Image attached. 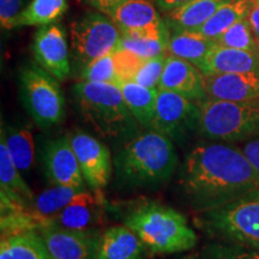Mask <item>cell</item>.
I'll list each match as a JSON object with an SVG mask.
<instances>
[{
	"mask_svg": "<svg viewBox=\"0 0 259 259\" xmlns=\"http://www.w3.org/2000/svg\"><path fill=\"white\" fill-rule=\"evenodd\" d=\"M24 0H0V23L2 28L10 30L16 28V21L23 11Z\"/></svg>",
	"mask_w": 259,
	"mask_h": 259,
	"instance_id": "obj_35",
	"label": "cell"
},
{
	"mask_svg": "<svg viewBox=\"0 0 259 259\" xmlns=\"http://www.w3.org/2000/svg\"><path fill=\"white\" fill-rule=\"evenodd\" d=\"M215 45L216 41L210 40L198 31L174 32L168 40L167 53L199 67Z\"/></svg>",
	"mask_w": 259,
	"mask_h": 259,
	"instance_id": "obj_22",
	"label": "cell"
},
{
	"mask_svg": "<svg viewBox=\"0 0 259 259\" xmlns=\"http://www.w3.org/2000/svg\"><path fill=\"white\" fill-rule=\"evenodd\" d=\"M198 69L204 76L254 71L259 69V53L216 44Z\"/></svg>",
	"mask_w": 259,
	"mask_h": 259,
	"instance_id": "obj_18",
	"label": "cell"
},
{
	"mask_svg": "<svg viewBox=\"0 0 259 259\" xmlns=\"http://www.w3.org/2000/svg\"><path fill=\"white\" fill-rule=\"evenodd\" d=\"M32 53L37 65L58 80L70 76V53L66 34L59 24L52 23L37 29L32 42Z\"/></svg>",
	"mask_w": 259,
	"mask_h": 259,
	"instance_id": "obj_12",
	"label": "cell"
},
{
	"mask_svg": "<svg viewBox=\"0 0 259 259\" xmlns=\"http://www.w3.org/2000/svg\"><path fill=\"white\" fill-rule=\"evenodd\" d=\"M198 106V130L206 138L238 142L259 136V99L251 101L205 99Z\"/></svg>",
	"mask_w": 259,
	"mask_h": 259,
	"instance_id": "obj_5",
	"label": "cell"
},
{
	"mask_svg": "<svg viewBox=\"0 0 259 259\" xmlns=\"http://www.w3.org/2000/svg\"><path fill=\"white\" fill-rule=\"evenodd\" d=\"M198 222L223 241L259 250V187L226 205L202 211Z\"/></svg>",
	"mask_w": 259,
	"mask_h": 259,
	"instance_id": "obj_6",
	"label": "cell"
},
{
	"mask_svg": "<svg viewBox=\"0 0 259 259\" xmlns=\"http://www.w3.org/2000/svg\"><path fill=\"white\" fill-rule=\"evenodd\" d=\"M85 183L94 191L108 185L112 174L111 151L99 139L83 131L69 135Z\"/></svg>",
	"mask_w": 259,
	"mask_h": 259,
	"instance_id": "obj_10",
	"label": "cell"
},
{
	"mask_svg": "<svg viewBox=\"0 0 259 259\" xmlns=\"http://www.w3.org/2000/svg\"><path fill=\"white\" fill-rule=\"evenodd\" d=\"M73 95L83 119L101 137L120 139L135 132L136 120L119 85L80 80L74 84Z\"/></svg>",
	"mask_w": 259,
	"mask_h": 259,
	"instance_id": "obj_4",
	"label": "cell"
},
{
	"mask_svg": "<svg viewBox=\"0 0 259 259\" xmlns=\"http://www.w3.org/2000/svg\"><path fill=\"white\" fill-rule=\"evenodd\" d=\"M121 35L111 17L102 12H89L71 23L72 56L80 70L97 58L114 53L120 45Z\"/></svg>",
	"mask_w": 259,
	"mask_h": 259,
	"instance_id": "obj_8",
	"label": "cell"
},
{
	"mask_svg": "<svg viewBox=\"0 0 259 259\" xmlns=\"http://www.w3.org/2000/svg\"><path fill=\"white\" fill-rule=\"evenodd\" d=\"M156 4L164 11H170V10L179 8V6L186 4V3L192 2V0H155Z\"/></svg>",
	"mask_w": 259,
	"mask_h": 259,
	"instance_id": "obj_39",
	"label": "cell"
},
{
	"mask_svg": "<svg viewBox=\"0 0 259 259\" xmlns=\"http://www.w3.org/2000/svg\"><path fill=\"white\" fill-rule=\"evenodd\" d=\"M177 163L171 139L153 128L128 139L115 156L118 176L138 186L156 185L168 180Z\"/></svg>",
	"mask_w": 259,
	"mask_h": 259,
	"instance_id": "obj_2",
	"label": "cell"
},
{
	"mask_svg": "<svg viewBox=\"0 0 259 259\" xmlns=\"http://www.w3.org/2000/svg\"><path fill=\"white\" fill-rule=\"evenodd\" d=\"M168 40L169 38H154L144 35L122 34L119 48L134 52L143 59H150L167 53Z\"/></svg>",
	"mask_w": 259,
	"mask_h": 259,
	"instance_id": "obj_30",
	"label": "cell"
},
{
	"mask_svg": "<svg viewBox=\"0 0 259 259\" xmlns=\"http://www.w3.org/2000/svg\"><path fill=\"white\" fill-rule=\"evenodd\" d=\"M0 259H52L44 239L34 231L3 234Z\"/></svg>",
	"mask_w": 259,
	"mask_h": 259,
	"instance_id": "obj_21",
	"label": "cell"
},
{
	"mask_svg": "<svg viewBox=\"0 0 259 259\" xmlns=\"http://www.w3.org/2000/svg\"><path fill=\"white\" fill-rule=\"evenodd\" d=\"M80 191L70 186L53 185L32 199V215L38 222L53 221Z\"/></svg>",
	"mask_w": 259,
	"mask_h": 259,
	"instance_id": "obj_25",
	"label": "cell"
},
{
	"mask_svg": "<svg viewBox=\"0 0 259 259\" xmlns=\"http://www.w3.org/2000/svg\"><path fill=\"white\" fill-rule=\"evenodd\" d=\"M167 56L168 53H164L161 56L150 58V59H145L141 69L136 74L134 82L147 87V88L158 89L162 74H163L164 65H166Z\"/></svg>",
	"mask_w": 259,
	"mask_h": 259,
	"instance_id": "obj_33",
	"label": "cell"
},
{
	"mask_svg": "<svg viewBox=\"0 0 259 259\" xmlns=\"http://www.w3.org/2000/svg\"><path fill=\"white\" fill-rule=\"evenodd\" d=\"M227 2L229 0H192L168 11L166 24L174 32L197 31Z\"/></svg>",
	"mask_w": 259,
	"mask_h": 259,
	"instance_id": "obj_20",
	"label": "cell"
},
{
	"mask_svg": "<svg viewBox=\"0 0 259 259\" xmlns=\"http://www.w3.org/2000/svg\"><path fill=\"white\" fill-rule=\"evenodd\" d=\"M52 259H96L100 236L92 231H73L56 225L40 233Z\"/></svg>",
	"mask_w": 259,
	"mask_h": 259,
	"instance_id": "obj_14",
	"label": "cell"
},
{
	"mask_svg": "<svg viewBox=\"0 0 259 259\" xmlns=\"http://www.w3.org/2000/svg\"><path fill=\"white\" fill-rule=\"evenodd\" d=\"M119 87L135 120L138 124L150 127L156 109L158 89L147 88L134 80H124Z\"/></svg>",
	"mask_w": 259,
	"mask_h": 259,
	"instance_id": "obj_23",
	"label": "cell"
},
{
	"mask_svg": "<svg viewBox=\"0 0 259 259\" xmlns=\"http://www.w3.org/2000/svg\"><path fill=\"white\" fill-rule=\"evenodd\" d=\"M124 225L155 254L189 251L198 241L183 213L158 203L147 202L136 206L124 219Z\"/></svg>",
	"mask_w": 259,
	"mask_h": 259,
	"instance_id": "obj_3",
	"label": "cell"
},
{
	"mask_svg": "<svg viewBox=\"0 0 259 259\" xmlns=\"http://www.w3.org/2000/svg\"><path fill=\"white\" fill-rule=\"evenodd\" d=\"M44 166L48 180L53 185L85 190L78 160L71 145L69 135L52 139L45 147Z\"/></svg>",
	"mask_w": 259,
	"mask_h": 259,
	"instance_id": "obj_13",
	"label": "cell"
},
{
	"mask_svg": "<svg viewBox=\"0 0 259 259\" xmlns=\"http://www.w3.org/2000/svg\"><path fill=\"white\" fill-rule=\"evenodd\" d=\"M67 10V0H31L16 21V28L47 25L59 19Z\"/></svg>",
	"mask_w": 259,
	"mask_h": 259,
	"instance_id": "obj_26",
	"label": "cell"
},
{
	"mask_svg": "<svg viewBox=\"0 0 259 259\" xmlns=\"http://www.w3.org/2000/svg\"><path fill=\"white\" fill-rule=\"evenodd\" d=\"M158 89L169 90L194 102L208 99L205 80L196 65L168 54Z\"/></svg>",
	"mask_w": 259,
	"mask_h": 259,
	"instance_id": "obj_15",
	"label": "cell"
},
{
	"mask_svg": "<svg viewBox=\"0 0 259 259\" xmlns=\"http://www.w3.org/2000/svg\"><path fill=\"white\" fill-rule=\"evenodd\" d=\"M247 21L250 23L251 30L253 32L255 40H257L259 45V2L258 0H253L252 6L250 9V12L247 15Z\"/></svg>",
	"mask_w": 259,
	"mask_h": 259,
	"instance_id": "obj_37",
	"label": "cell"
},
{
	"mask_svg": "<svg viewBox=\"0 0 259 259\" xmlns=\"http://www.w3.org/2000/svg\"><path fill=\"white\" fill-rule=\"evenodd\" d=\"M87 4L92 6V8L99 10L102 14H108L112 9H114L115 6L121 4L125 0H84Z\"/></svg>",
	"mask_w": 259,
	"mask_h": 259,
	"instance_id": "obj_38",
	"label": "cell"
},
{
	"mask_svg": "<svg viewBox=\"0 0 259 259\" xmlns=\"http://www.w3.org/2000/svg\"><path fill=\"white\" fill-rule=\"evenodd\" d=\"M208 99L251 101L259 99V69L248 72L204 76Z\"/></svg>",
	"mask_w": 259,
	"mask_h": 259,
	"instance_id": "obj_16",
	"label": "cell"
},
{
	"mask_svg": "<svg viewBox=\"0 0 259 259\" xmlns=\"http://www.w3.org/2000/svg\"><path fill=\"white\" fill-rule=\"evenodd\" d=\"M241 150L259 174V136L258 138H253L246 142Z\"/></svg>",
	"mask_w": 259,
	"mask_h": 259,
	"instance_id": "obj_36",
	"label": "cell"
},
{
	"mask_svg": "<svg viewBox=\"0 0 259 259\" xmlns=\"http://www.w3.org/2000/svg\"><path fill=\"white\" fill-rule=\"evenodd\" d=\"M22 171L16 166L15 161L12 160L9 149L6 147L5 138H0V184L2 191L11 194V196L22 200H32L31 190L25 184L23 178L21 176Z\"/></svg>",
	"mask_w": 259,
	"mask_h": 259,
	"instance_id": "obj_27",
	"label": "cell"
},
{
	"mask_svg": "<svg viewBox=\"0 0 259 259\" xmlns=\"http://www.w3.org/2000/svg\"><path fill=\"white\" fill-rule=\"evenodd\" d=\"M121 34L169 38L168 27L150 0H125L107 14Z\"/></svg>",
	"mask_w": 259,
	"mask_h": 259,
	"instance_id": "obj_11",
	"label": "cell"
},
{
	"mask_svg": "<svg viewBox=\"0 0 259 259\" xmlns=\"http://www.w3.org/2000/svg\"><path fill=\"white\" fill-rule=\"evenodd\" d=\"M199 106L194 101L158 89L156 109L150 127L171 138H180L193 127H198Z\"/></svg>",
	"mask_w": 259,
	"mask_h": 259,
	"instance_id": "obj_9",
	"label": "cell"
},
{
	"mask_svg": "<svg viewBox=\"0 0 259 259\" xmlns=\"http://www.w3.org/2000/svg\"><path fill=\"white\" fill-rule=\"evenodd\" d=\"M80 79L87 80V82L111 83L120 85L121 79L119 78L118 72H116L113 53L97 58L87 65L80 72Z\"/></svg>",
	"mask_w": 259,
	"mask_h": 259,
	"instance_id": "obj_31",
	"label": "cell"
},
{
	"mask_svg": "<svg viewBox=\"0 0 259 259\" xmlns=\"http://www.w3.org/2000/svg\"><path fill=\"white\" fill-rule=\"evenodd\" d=\"M147 246L127 226L111 227L100 235L96 259H144Z\"/></svg>",
	"mask_w": 259,
	"mask_h": 259,
	"instance_id": "obj_17",
	"label": "cell"
},
{
	"mask_svg": "<svg viewBox=\"0 0 259 259\" xmlns=\"http://www.w3.org/2000/svg\"><path fill=\"white\" fill-rule=\"evenodd\" d=\"M102 216L101 199L95 194L80 191L69 205L53 220L54 225L73 231H92Z\"/></svg>",
	"mask_w": 259,
	"mask_h": 259,
	"instance_id": "obj_19",
	"label": "cell"
},
{
	"mask_svg": "<svg viewBox=\"0 0 259 259\" xmlns=\"http://www.w3.org/2000/svg\"><path fill=\"white\" fill-rule=\"evenodd\" d=\"M258 2H259V0H258Z\"/></svg>",
	"mask_w": 259,
	"mask_h": 259,
	"instance_id": "obj_41",
	"label": "cell"
},
{
	"mask_svg": "<svg viewBox=\"0 0 259 259\" xmlns=\"http://www.w3.org/2000/svg\"><path fill=\"white\" fill-rule=\"evenodd\" d=\"M113 57H114L116 72H118V76L121 79V82L134 80L136 74H137L145 60L134 53V52L122 50V48H118L113 53Z\"/></svg>",
	"mask_w": 259,
	"mask_h": 259,
	"instance_id": "obj_34",
	"label": "cell"
},
{
	"mask_svg": "<svg viewBox=\"0 0 259 259\" xmlns=\"http://www.w3.org/2000/svg\"><path fill=\"white\" fill-rule=\"evenodd\" d=\"M258 52H259V50H258Z\"/></svg>",
	"mask_w": 259,
	"mask_h": 259,
	"instance_id": "obj_40",
	"label": "cell"
},
{
	"mask_svg": "<svg viewBox=\"0 0 259 259\" xmlns=\"http://www.w3.org/2000/svg\"><path fill=\"white\" fill-rule=\"evenodd\" d=\"M181 185L202 212L258 189L259 174L241 149L221 143L202 144L184 161Z\"/></svg>",
	"mask_w": 259,
	"mask_h": 259,
	"instance_id": "obj_1",
	"label": "cell"
},
{
	"mask_svg": "<svg viewBox=\"0 0 259 259\" xmlns=\"http://www.w3.org/2000/svg\"><path fill=\"white\" fill-rule=\"evenodd\" d=\"M24 107L42 128L56 126L65 116V100L57 79L40 65H25L19 71Z\"/></svg>",
	"mask_w": 259,
	"mask_h": 259,
	"instance_id": "obj_7",
	"label": "cell"
},
{
	"mask_svg": "<svg viewBox=\"0 0 259 259\" xmlns=\"http://www.w3.org/2000/svg\"><path fill=\"white\" fill-rule=\"evenodd\" d=\"M253 0H229L220 6L218 11L200 27L198 32L216 41L233 24L247 17Z\"/></svg>",
	"mask_w": 259,
	"mask_h": 259,
	"instance_id": "obj_24",
	"label": "cell"
},
{
	"mask_svg": "<svg viewBox=\"0 0 259 259\" xmlns=\"http://www.w3.org/2000/svg\"><path fill=\"white\" fill-rule=\"evenodd\" d=\"M205 259H259V250L232 242H219L204 251Z\"/></svg>",
	"mask_w": 259,
	"mask_h": 259,
	"instance_id": "obj_32",
	"label": "cell"
},
{
	"mask_svg": "<svg viewBox=\"0 0 259 259\" xmlns=\"http://www.w3.org/2000/svg\"><path fill=\"white\" fill-rule=\"evenodd\" d=\"M216 44L221 46L236 48V50L258 52L259 45L255 40L253 32L251 30L250 23H248L247 17L242 18L240 21L233 24L228 30L216 40ZM259 53V52H258Z\"/></svg>",
	"mask_w": 259,
	"mask_h": 259,
	"instance_id": "obj_29",
	"label": "cell"
},
{
	"mask_svg": "<svg viewBox=\"0 0 259 259\" xmlns=\"http://www.w3.org/2000/svg\"><path fill=\"white\" fill-rule=\"evenodd\" d=\"M2 136L5 138L6 147L15 161L16 166L23 173L30 169L35 158L34 139L28 128H2Z\"/></svg>",
	"mask_w": 259,
	"mask_h": 259,
	"instance_id": "obj_28",
	"label": "cell"
}]
</instances>
